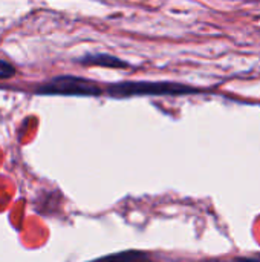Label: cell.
Masks as SVG:
<instances>
[{
    "label": "cell",
    "instance_id": "1",
    "mask_svg": "<svg viewBox=\"0 0 260 262\" xmlns=\"http://www.w3.org/2000/svg\"><path fill=\"white\" fill-rule=\"evenodd\" d=\"M112 97H135V95H188L202 91L172 81H124L110 84L106 91Z\"/></svg>",
    "mask_w": 260,
    "mask_h": 262
},
{
    "label": "cell",
    "instance_id": "2",
    "mask_svg": "<svg viewBox=\"0 0 260 262\" xmlns=\"http://www.w3.org/2000/svg\"><path fill=\"white\" fill-rule=\"evenodd\" d=\"M35 94L38 95H69V97H97L103 94V89L95 83L83 77L63 75L55 77L49 83L40 86Z\"/></svg>",
    "mask_w": 260,
    "mask_h": 262
},
{
    "label": "cell",
    "instance_id": "3",
    "mask_svg": "<svg viewBox=\"0 0 260 262\" xmlns=\"http://www.w3.org/2000/svg\"><path fill=\"white\" fill-rule=\"evenodd\" d=\"M78 61L86 66H103V68H116V69H126L130 66L127 61L110 54H89L80 58Z\"/></svg>",
    "mask_w": 260,
    "mask_h": 262
},
{
    "label": "cell",
    "instance_id": "4",
    "mask_svg": "<svg viewBox=\"0 0 260 262\" xmlns=\"http://www.w3.org/2000/svg\"><path fill=\"white\" fill-rule=\"evenodd\" d=\"M15 75V69L14 66L6 61V60H2L0 58V80H5V78H11Z\"/></svg>",
    "mask_w": 260,
    "mask_h": 262
},
{
    "label": "cell",
    "instance_id": "5",
    "mask_svg": "<svg viewBox=\"0 0 260 262\" xmlns=\"http://www.w3.org/2000/svg\"><path fill=\"white\" fill-rule=\"evenodd\" d=\"M135 255L136 256H144V255H139V253H132V256H135ZM118 256H130V253H120Z\"/></svg>",
    "mask_w": 260,
    "mask_h": 262
}]
</instances>
